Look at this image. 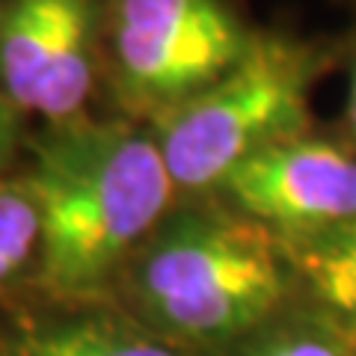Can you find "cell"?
<instances>
[{
	"mask_svg": "<svg viewBox=\"0 0 356 356\" xmlns=\"http://www.w3.org/2000/svg\"><path fill=\"white\" fill-rule=\"evenodd\" d=\"M39 208V276L60 297L98 291L170 214L175 181L158 137L131 122H63L27 175Z\"/></svg>",
	"mask_w": 356,
	"mask_h": 356,
	"instance_id": "6da1fadb",
	"label": "cell"
},
{
	"mask_svg": "<svg viewBox=\"0 0 356 356\" xmlns=\"http://www.w3.org/2000/svg\"><path fill=\"white\" fill-rule=\"evenodd\" d=\"M285 285L280 250L261 222L217 211L166 217L131 264V291L149 324L196 344L264 324Z\"/></svg>",
	"mask_w": 356,
	"mask_h": 356,
	"instance_id": "7a4b0ae2",
	"label": "cell"
},
{
	"mask_svg": "<svg viewBox=\"0 0 356 356\" xmlns=\"http://www.w3.org/2000/svg\"><path fill=\"white\" fill-rule=\"evenodd\" d=\"M315 65L303 44L252 36L220 81L161 116L154 137L175 191H217L250 154L300 137Z\"/></svg>",
	"mask_w": 356,
	"mask_h": 356,
	"instance_id": "3957f363",
	"label": "cell"
},
{
	"mask_svg": "<svg viewBox=\"0 0 356 356\" xmlns=\"http://www.w3.org/2000/svg\"><path fill=\"white\" fill-rule=\"evenodd\" d=\"M107 36L122 104L158 119L220 81L252 42L226 0H113Z\"/></svg>",
	"mask_w": 356,
	"mask_h": 356,
	"instance_id": "277c9868",
	"label": "cell"
},
{
	"mask_svg": "<svg viewBox=\"0 0 356 356\" xmlns=\"http://www.w3.org/2000/svg\"><path fill=\"white\" fill-rule=\"evenodd\" d=\"M98 0H3L0 92L54 125L77 119L98 72Z\"/></svg>",
	"mask_w": 356,
	"mask_h": 356,
	"instance_id": "5b68a950",
	"label": "cell"
},
{
	"mask_svg": "<svg viewBox=\"0 0 356 356\" xmlns=\"http://www.w3.org/2000/svg\"><path fill=\"white\" fill-rule=\"evenodd\" d=\"M217 191L264 229L321 235L356 220V154L330 140L291 137L241 161Z\"/></svg>",
	"mask_w": 356,
	"mask_h": 356,
	"instance_id": "8992f818",
	"label": "cell"
},
{
	"mask_svg": "<svg viewBox=\"0 0 356 356\" xmlns=\"http://www.w3.org/2000/svg\"><path fill=\"white\" fill-rule=\"evenodd\" d=\"M6 356H181L166 341L116 318H72L27 330Z\"/></svg>",
	"mask_w": 356,
	"mask_h": 356,
	"instance_id": "52a82bcc",
	"label": "cell"
},
{
	"mask_svg": "<svg viewBox=\"0 0 356 356\" xmlns=\"http://www.w3.org/2000/svg\"><path fill=\"white\" fill-rule=\"evenodd\" d=\"M291 255L318 306L336 324L356 330V220L300 238Z\"/></svg>",
	"mask_w": 356,
	"mask_h": 356,
	"instance_id": "ba28073f",
	"label": "cell"
},
{
	"mask_svg": "<svg viewBox=\"0 0 356 356\" xmlns=\"http://www.w3.org/2000/svg\"><path fill=\"white\" fill-rule=\"evenodd\" d=\"M42 222L27 178H0V288L39 259Z\"/></svg>",
	"mask_w": 356,
	"mask_h": 356,
	"instance_id": "9c48e42d",
	"label": "cell"
},
{
	"mask_svg": "<svg viewBox=\"0 0 356 356\" xmlns=\"http://www.w3.org/2000/svg\"><path fill=\"white\" fill-rule=\"evenodd\" d=\"M250 356H344L339 344L312 330H288L267 336Z\"/></svg>",
	"mask_w": 356,
	"mask_h": 356,
	"instance_id": "30bf717a",
	"label": "cell"
},
{
	"mask_svg": "<svg viewBox=\"0 0 356 356\" xmlns=\"http://www.w3.org/2000/svg\"><path fill=\"white\" fill-rule=\"evenodd\" d=\"M15 140H18V110L9 104V98L3 92H0V170H3V163L13 158Z\"/></svg>",
	"mask_w": 356,
	"mask_h": 356,
	"instance_id": "8fae6325",
	"label": "cell"
},
{
	"mask_svg": "<svg viewBox=\"0 0 356 356\" xmlns=\"http://www.w3.org/2000/svg\"><path fill=\"white\" fill-rule=\"evenodd\" d=\"M344 119H348V128L356 137V63H353V74H350V86H348V107H344Z\"/></svg>",
	"mask_w": 356,
	"mask_h": 356,
	"instance_id": "7c38bea8",
	"label": "cell"
}]
</instances>
